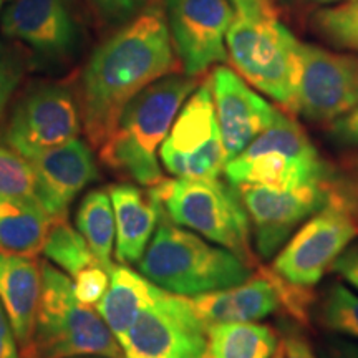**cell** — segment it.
<instances>
[{
	"label": "cell",
	"mask_w": 358,
	"mask_h": 358,
	"mask_svg": "<svg viewBox=\"0 0 358 358\" xmlns=\"http://www.w3.org/2000/svg\"><path fill=\"white\" fill-rule=\"evenodd\" d=\"M196 88L198 77L169 73L141 90L123 110L111 136L100 146L103 163L141 186L159 185L164 178L156 151Z\"/></svg>",
	"instance_id": "obj_2"
},
{
	"label": "cell",
	"mask_w": 358,
	"mask_h": 358,
	"mask_svg": "<svg viewBox=\"0 0 358 358\" xmlns=\"http://www.w3.org/2000/svg\"><path fill=\"white\" fill-rule=\"evenodd\" d=\"M206 327L232 322H256L279 310L280 297L272 271L259 268L243 284L187 299Z\"/></svg>",
	"instance_id": "obj_18"
},
{
	"label": "cell",
	"mask_w": 358,
	"mask_h": 358,
	"mask_svg": "<svg viewBox=\"0 0 358 358\" xmlns=\"http://www.w3.org/2000/svg\"><path fill=\"white\" fill-rule=\"evenodd\" d=\"M313 27L330 43L358 52V0L320 8L313 15Z\"/></svg>",
	"instance_id": "obj_27"
},
{
	"label": "cell",
	"mask_w": 358,
	"mask_h": 358,
	"mask_svg": "<svg viewBox=\"0 0 358 358\" xmlns=\"http://www.w3.org/2000/svg\"><path fill=\"white\" fill-rule=\"evenodd\" d=\"M124 358H211L208 327L182 295L161 289L122 342Z\"/></svg>",
	"instance_id": "obj_10"
},
{
	"label": "cell",
	"mask_w": 358,
	"mask_h": 358,
	"mask_svg": "<svg viewBox=\"0 0 358 358\" xmlns=\"http://www.w3.org/2000/svg\"><path fill=\"white\" fill-rule=\"evenodd\" d=\"M101 25L123 27L153 6L155 0H88Z\"/></svg>",
	"instance_id": "obj_30"
},
{
	"label": "cell",
	"mask_w": 358,
	"mask_h": 358,
	"mask_svg": "<svg viewBox=\"0 0 358 358\" xmlns=\"http://www.w3.org/2000/svg\"><path fill=\"white\" fill-rule=\"evenodd\" d=\"M42 252L71 277L96 264L87 241L77 229L70 226L66 217L52 219L45 234Z\"/></svg>",
	"instance_id": "obj_25"
},
{
	"label": "cell",
	"mask_w": 358,
	"mask_h": 358,
	"mask_svg": "<svg viewBox=\"0 0 358 358\" xmlns=\"http://www.w3.org/2000/svg\"><path fill=\"white\" fill-rule=\"evenodd\" d=\"M0 194L38 204L37 176L32 164L6 148H0Z\"/></svg>",
	"instance_id": "obj_28"
},
{
	"label": "cell",
	"mask_w": 358,
	"mask_h": 358,
	"mask_svg": "<svg viewBox=\"0 0 358 358\" xmlns=\"http://www.w3.org/2000/svg\"><path fill=\"white\" fill-rule=\"evenodd\" d=\"M0 358H19V343L2 303H0Z\"/></svg>",
	"instance_id": "obj_37"
},
{
	"label": "cell",
	"mask_w": 358,
	"mask_h": 358,
	"mask_svg": "<svg viewBox=\"0 0 358 358\" xmlns=\"http://www.w3.org/2000/svg\"><path fill=\"white\" fill-rule=\"evenodd\" d=\"M2 32L48 60H64L78 43V25L69 0H12Z\"/></svg>",
	"instance_id": "obj_16"
},
{
	"label": "cell",
	"mask_w": 358,
	"mask_h": 358,
	"mask_svg": "<svg viewBox=\"0 0 358 358\" xmlns=\"http://www.w3.org/2000/svg\"><path fill=\"white\" fill-rule=\"evenodd\" d=\"M357 236L358 219L329 194V203L308 217L275 254L272 271L290 284L310 289L334 268Z\"/></svg>",
	"instance_id": "obj_8"
},
{
	"label": "cell",
	"mask_w": 358,
	"mask_h": 358,
	"mask_svg": "<svg viewBox=\"0 0 358 358\" xmlns=\"http://www.w3.org/2000/svg\"><path fill=\"white\" fill-rule=\"evenodd\" d=\"M327 189L358 219V153L343 159L338 168H332Z\"/></svg>",
	"instance_id": "obj_29"
},
{
	"label": "cell",
	"mask_w": 358,
	"mask_h": 358,
	"mask_svg": "<svg viewBox=\"0 0 358 358\" xmlns=\"http://www.w3.org/2000/svg\"><path fill=\"white\" fill-rule=\"evenodd\" d=\"M330 171L301 123L282 110H275L272 123L224 168L231 186L275 189L324 185Z\"/></svg>",
	"instance_id": "obj_6"
},
{
	"label": "cell",
	"mask_w": 358,
	"mask_h": 358,
	"mask_svg": "<svg viewBox=\"0 0 358 358\" xmlns=\"http://www.w3.org/2000/svg\"><path fill=\"white\" fill-rule=\"evenodd\" d=\"M319 322L329 332L358 340V295L347 285L334 282L319 303Z\"/></svg>",
	"instance_id": "obj_26"
},
{
	"label": "cell",
	"mask_w": 358,
	"mask_h": 358,
	"mask_svg": "<svg viewBox=\"0 0 358 358\" xmlns=\"http://www.w3.org/2000/svg\"><path fill=\"white\" fill-rule=\"evenodd\" d=\"M138 268L159 289L182 297L234 287L252 275L231 250L206 243L163 213Z\"/></svg>",
	"instance_id": "obj_3"
},
{
	"label": "cell",
	"mask_w": 358,
	"mask_h": 358,
	"mask_svg": "<svg viewBox=\"0 0 358 358\" xmlns=\"http://www.w3.org/2000/svg\"><path fill=\"white\" fill-rule=\"evenodd\" d=\"M334 271L358 290V245L347 249L334 264Z\"/></svg>",
	"instance_id": "obj_36"
},
{
	"label": "cell",
	"mask_w": 358,
	"mask_h": 358,
	"mask_svg": "<svg viewBox=\"0 0 358 358\" xmlns=\"http://www.w3.org/2000/svg\"><path fill=\"white\" fill-rule=\"evenodd\" d=\"M234 187L248 211L254 245L264 259L274 257L294 232L329 203L327 182L294 189L257 185Z\"/></svg>",
	"instance_id": "obj_14"
},
{
	"label": "cell",
	"mask_w": 358,
	"mask_h": 358,
	"mask_svg": "<svg viewBox=\"0 0 358 358\" xmlns=\"http://www.w3.org/2000/svg\"><path fill=\"white\" fill-rule=\"evenodd\" d=\"M330 134L334 140L347 146H358V108L342 118L335 120Z\"/></svg>",
	"instance_id": "obj_35"
},
{
	"label": "cell",
	"mask_w": 358,
	"mask_h": 358,
	"mask_svg": "<svg viewBox=\"0 0 358 358\" xmlns=\"http://www.w3.org/2000/svg\"><path fill=\"white\" fill-rule=\"evenodd\" d=\"M78 232L87 241L98 266L106 271L113 266L111 254L115 245V213L108 191H90L80 203L77 213Z\"/></svg>",
	"instance_id": "obj_24"
},
{
	"label": "cell",
	"mask_w": 358,
	"mask_h": 358,
	"mask_svg": "<svg viewBox=\"0 0 358 358\" xmlns=\"http://www.w3.org/2000/svg\"><path fill=\"white\" fill-rule=\"evenodd\" d=\"M108 194L115 213L116 259L122 264L138 262L158 227L159 204L133 185H113Z\"/></svg>",
	"instance_id": "obj_20"
},
{
	"label": "cell",
	"mask_w": 358,
	"mask_h": 358,
	"mask_svg": "<svg viewBox=\"0 0 358 358\" xmlns=\"http://www.w3.org/2000/svg\"><path fill=\"white\" fill-rule=\"evenodd\" d=\"M211 90L227 163L241 155L272 123L275 110L229 66L214 69Z\"/></svg>",
	"instance_id": "obj_15"
},
{
	"label": "cell",
	"mask_w": 358,
	"mask_h": 358,
	"mask_svg": "<svg viewBox=\"0 0 358 358\" xmlns=\"http://www.w3.org/2000/svg\"><path fill=\"white\" fill-rule=\"evenodd\" d=\"M108 272L110 285L96 303V312L122 345L134 320L155 301L161 289L141 272H134L127 266H111Z\"/></svg>",
	"instance_id": "obj_21"
},
{
	"label": "cell",
	"mask_w": 358,
	"mask_h": 358,
	"mask_svg": "<svg viewBox=\"0 0 358 358\" xmlns=\"http://www.w3.org/2000/svg\"><path fill=\"white\" fill-rule=\"evenodd\" d=\"M236 15L249 19H277L274 0H229Z\"/></svg>",
	"instance_id": "obj_34"
},
{
	"label": "cell",
	"mask_w": 358,
	"mask_h": 358,
	"mask_svg": "<svg viewBox=\"0 0 358 358\" xmlns=\"http://www.w3.org/2000/svg\"><path fill=\"white\" fill-rule=\"evenodd\" d=\"M27 161L37 176L38 204L50 219L65 217L71 201L98 178L92 150L80 138Z\"/></svg>",
	"instance_id": "obj_17"
},
{
	"label": "cell",
	"mask_w": 358,
	"mask_h": 358,
	"mask_svg": "<svg viewBox=\"0 0 358 358\" xmlns=\"http://www.w3.org/2000/svg\"><path fill=\"white\" fill-rule=\"evenodd\" d=\"M82 131V115L71 93L62 85H37L17 103L2 131L12 151L34 158L65 145Z\"/></svg>",
	"instance_id": "obj_11"
},
{
	"label": "cell",
	"mask_w": 358,
	"mask_h": 358,
	"mask_svg": "<svg viewBox=\"0 0 358 358\" xmlns=\"http://www.w3.org/2000/svg\"><path fill=\"white\" fill-rule=\"evenodd\" d=\"M176 69L166 13L158 3L105 40L93 52L82 77V115L92 146L100 150L118 127L128 103Z\"/></svg>",
	"instance_id": "obj_1"
},
{
	"label": "cell",
	"mask_w": 358,
	"mask_h": 358,
	"mask_svg": "<svg viewBox=\"0 0 358 358\" xmlns=\"http://www.w3.org/2000/svg\"><path fill=\"white\" fill-rule=\"evenodd\" d=\"M40 266L42 295L27 358H124L100 313L75 297L73 282L50 264Z\"/></svg>",
	"instance_id": "obj_4"
},
{
	"label": "cell",
	"mask_w": 358,
	"mask_h": 358,
	"mask_svg": "<svg viewBox=\"0 0 358 358\" xmlns=\"http://www.w3.org/2000/svg\"><path fill=\"white\" fill-rule=\"evenodd\" d=\"M320 358H358V343L342 338H329L322 345Z\"/></svg>",
	"instance_id": "obj_38"
},
{
	"label": "cell",
	"mask_w": 358,
	"mask_h": 358,
	"mask_svg": "<svg viewBox=\"0 0 358 358\" xmlns=\"http://www.w3.org/2000/svg\"><path fill=\"white\" fill-rule=\"evenodd\" d=\"M174 52L189 77L227 62L226 35L234 20L229 0H164Z\"/></svg>",
	"instance_id": "obj_13"
},
{
	"label": "cell",
	"mask_w": 358,
	"mask_h": 358,
	"mask_svg": "<svg viewBox=\"0 0 358 358\" xmlns=\"http://www.w3.org/2000/svg\"><path fill=\"white\" fill-rule=\"evenodd\" d=\"M211 358H271L280 345L272 327L256 322H232L208 327Z\"/></svg>",
	"instance_id": "obj_23"
},
{
	"label": "cell",
	"mask_w": 358,
	"mask_h": 358,
	"mask_svg": "<svg viewBox=\"0 0 358 358\" xmlns=\"http://www.w3.org/2000/svg\"><path fill=\"white\" fill-rule=\"evenodd\" d=\"M73 358H103V357H73Z\"/></svg>",
	"instance_id": "obj_41"
},
{
	"label": "cell",
	"mask_w": 358,
	"mask_h": 358,
	"mask_svg": "<svg viewBox=\"0 0 358 358\" xmlns=\"http://www.w3.org/2000/svg\"><path fill=\"white\" fill-rule=\"evenodd\" d=\"M42 295V266L34 257L0 250V303L22 353L32 345Z\"/></svg>",
	"instance_id": "obj_19"
},
{
	"label": "cell",
	"mask_w": 358,
	"mask_h": 358,
	"mask_svg": "<svg viewBox=\"0 0 358 358\" xmlns=\"http://www.w3.org/2000/svg\"><path fill=\"white\" fill-rule=\"evenodd\" d=\"M52 219L42 206L0 194V250L34 257Z\"/></svg>",
	"instance_id": "obj_22"
},
{
	"label": "cell",
	"mask_w": 358,
	"mask_h": 358,
	"mask_svg": "<svg viewBox=\"0 0 358 358\" xmlns=\"http://www.w3.org/2000/svg\"><path fill=\"white\" fill-rule=\"evenodd\" d=\"M24 58L7 43L0 42V118L24 77Z\"/></svg>",
	"instance_id": "obj_31"
},
{
	"label": "cell",
	"mask_w": 358,
	"mask_h": 358,
	"mask_svg": "<svg viewBox=\"0 0 358 358\" xmlns=\"http://www.w3.org/2000/svg\"><path fill=\"white\" fill-rule=\"evenodd\" d=\"M148 192L169 221L231 250L249 267L256 264L249 216L234 186L219 178H176L163 179Z\"/></svg>",
	"instance_id": "obj_5"
},
{
	"label": "cell",
	"mask_w": 358,
	"mask_h": 358,
	"mask_svg": "<svg viewBox=\"0 0 358 358\" xmlns=\"http://www.w3.org/2000/svg\"><path fill=\"white\" fill-rule=\"evenodd\" d=\"M271 358H285V355H284V348H282V343H280L279 348H277L275 353H274V355H272Z\"/></svg>",
	"instance_id": "obj_40"
},
{
	"label": "cell",
	"mask_w": 358,
	"mask_h": 358,
	"mask_svg": "<svg viewBox=\"0 0 358 358\" xmlns=\"http://www.w3.org/2000/svg\"><path fill=\"white\" fill-rule=\"evenodd\" d=\"M166 171L181 179H214L227 164L214 108L211 82L191 93L159 146Z\"/></svg>",
	"instance_id": "obj_9"
},
{
	"label": "cell",
	"mask_w": 358,
	"mask_h": 358,
	"mask_svg": "<svg viewBox=\"0 0 358 358\" xmlns=\"http://www.w3.org/2000/svg\"><path fill=\"white\" fill-rule=\"evenodd\" d=\"M301 43L279 19H249L234 13L226 35L227 62L249 85L287 111H295Z\"/></svg>",
	"instance_id": "obj_7"
},
{
	"label": "cell",
	"mask_w": 358,
	"mask_h": 358,
	"mask_svg": "<svg viewBox=\"0 0 358 358\" xmlns=\"http://www.w3.org/2000/svg\"><path fill=\"white\" fill-rule=\"evenodd\" d=\"M274 2L280 3L282 7L287 8H301L310 6H329V3L340 2V0H274Z\"/></svg>",
	"instance_id": "obj_39"
},
{
	"label": "cell",
	"mask_w": 358,
	"mask_h": 358,
	"mask_svg": "<svg viewBox=\"0 0 358 358\" xmlns=\"http://www.w3.org/2000/svg\"><path fill=\"white\" fill-rule=\"evenodd\" d=\"M2 3H3V0H0V7H2Z\"/></svg>",
	"instance_id": "obj_42"
},
{
	"label": "cell",
	"mask_w": 358,
	"mask_h": 358,
	"mask_svg": "<svg viewBox=\"0 0 358 358\" xmlns=\"http://www.w3.org/2000/svg\"><path fill=\"white\" fill-rule=\"evenodd\" d=\"M279 335L285 358H319L302 330L290 322H280Z\"/></svg>",
	"instance_id": "obj_33"
},
{
	"label": "cell",
	"mask_w": 358,
	"mask_h": 358,
	"mask_svg": "<svg viewBox=\"0 0 358 358\" xmlns=\"http://www.w3.org/2000/svg\"><path fill=\"white\" fill-rule=\"evenodd\" d=\"M358 108V57L301 43V78L294 113L334 123Z\"/></svg>",
	"instance_id": "obj_12"
},
{
	"label": "cell",
	"mask_w": 358,
	"mask_h": 358,
	"mask_svg": "<svg viewBox=\"0 0 358 358\" xmlns=\"http://www.w3.org/2000/svg\"><path fill=\"white\" fill-rule=\"evenodd\" d=\"M110 285V272L105 267L93 264L75 275V297L85 306H95L101 301Z\"/></svg>",
	"instance_id": "obj_32"
}]
</instances>
